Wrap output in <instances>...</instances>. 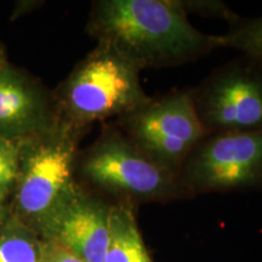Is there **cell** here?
I'll return each mask as SVG.
<instances>
[{"mask_svg": "<svg viewBox=\"0 0 262 262\" xmlns=\"http://www.w3.org/2000/svg\"><path fill=\"white\" fill-rule=\"evenodd\" d=\"M84 130L57 117L48 129L19 141L11 215L40 237L79 186L74 170Z\"/></svg>", "mask_w": 262, "mask_h": 262, "instance_id": "7a4b0ae2", "label": "cell"}, {"mask_svg": "<svg viewBox=\"0 0 262 262\" xmlns=\"http://www.w3.org/2000/svg\"><path fill=\"white\" fill-rule=\"evenodd\" d=\"M81 173L95 187L118 198L117 203L169 202L186 196L179 179L130 142L119 127H110L88 153Z\"/></svg>", "mask_w": 262, "mask_h": 262, "instance_id": "277c9868", "label": "cell"}, {"mask_svg": "<svg viewBox=\"0 0 262 262\" xmlns=\"http://www.w3.org/2000/svg\"><path fill=\"white\" fill-rule=\"evenodd\" d=\"M186 196L262 187V130L206 135L179 173Z\"/></svg>", "mask_w": 262, "mask_h": 262, "instance_id": "8992f818", "label": "cell"}, {"mask_svg": "<svg viewBox=\"0 0 262 262\" xmlns=\"http://www.w3.org/2000/svg\"><path fill=\"white\" fill-rule=\"evenodd\" d=\"M8 64H9V62H8V58H6V54L4 51V48L0 45V72L4 70V68Z\"/></svg>", "mask_w": 262, "mask_h": 262, "instance_id": "2e32d148", "label": "cell"}, {"mask_svg": "<svg viewBox=\"0 0 262 262\" xmlns=\"http://www.w3.org/2000/svg\"><path fill=\"white\" fill-rule=\"evenodd\" d=\"M19 141L0 139V183L14 189L18 173Z\"/></svg>", "mask_w": 262, "mask_h": 262, "instance_id": "4fadbf2b", "label": "cell"}, {"mask_svg": "<svg viewBox=\"0 0 262 262\" xmlns=\"http://www.w3.org/2000/svg\"><path fill=\"white\" fill-rule=\"evenodd\" d=\"M141 72L102 42L75 66L57 94L56 114L86 129L91 123L122 118L149 101Z\"/></svg>", "mask_w": 262, "mask_h": 262, "instance_id": "3957f363", "label": "cell"}, {"mask_svg": "<svg viewBox=\"0 0 262 262\" xmlns=\"http://www.w3.org/2000/svg\"><path fill=\"white\" fill-rule=\"evenodd\" d=\"M56 118L37 81L10 63L0 72V139L21 141L37 135Z\"/></svg>", "mask_w": 262, "mask_h": 262, "instance_id": "9c48e42d", "label": "cell"}, {"mask_svg": "<svg viewBox=\"0 0 262 262\" xmlns=\"http://www.w3.org/2000/svg\"><path fill=\"white\" fill-rule=\"evenodd\" d=\"M90 34L140 71L194 61L225 48L222 35L196 29L178 0H101L93 6Z\"/></svg>", "mask_w": 262, "mask_h": 262, "instance_id": "6da1fadb", "label": "cell"}, {"mask_svg": "<svg viewBox=\"0 0 262 262\" xmlns=\"http://www.w3.org/2000/svg\"><path fill=\"white\" fill-rule=\"evenodd\" d=\"M44 239L10 216L0 225V262H41Z\"/></svg>", "mask_w": 262, "mask_h": 262, "instance_id": "8fae6325", "label": "cell"}, {"mask_svg": "<svg viewBox=\"0 0 262 262\" xmlns=\"http://www.w3.org/2000/svg\"><path fill=\"white\" fill-rule=\"evenodd\" d=\"M222 37L225 48L243 52L248 61L262 72V16L235 18Z\"/></svg>", "mask_w": 262, "mask_h": 262, "instance_id": "7c38bea8", "label": "cell"}, {"mask_svg": "<svg viewBox=\"0 0 262 262\" xmlns=\"http://www.w3.org/2000/svg\"><path fill=\"white\" fill-rule=\"evenodd\" d=\"M193 101L206 135L262 130V72L254 64L215 72L193 90Z\"/></svg>", "mask_w": 262, "mask_h": 262, "instance_id": "52a82bcc", "label": "cell"}, {"mask_svg": "<svg viewBox=\"0 0 262 262\" xmlns=\"http://www.w3.org/2000/svg\"><path fill=\"white\" fill-rule=\"evenodd\" d=\"M103 262H153L137 224L134 205L112 204L111 239Z\"/></svg>", "mask_w": 262, "mask_h": 262, "instance_id": "30bf717a", "label": "cell"}, {"mask_svg": "<svg viewBox=\"0 0 262 262\" xmlns=\"http://www.w3.org/2000/svg\"><path fill=\"white\" fill-rule=\"evenodd\" d=\"M119 130L153 162L179 179L183 164L206 136L193 90H175L117 119Z\"/></svg>", "mask_w": 262, "mask_h": 262, "instance_id": "5b68a950", "label": "cell"}, {"mask_svg": "<svg viewBox=\"0 0 262 262\" xmlns=\"http://www.w3.org/2000/svg\"><path fill=\"white\" fill-rule=\"evenodd\" d=\"M41 262H85L70 250L54 242L44 241Z\"/></svg>", "mask_w": 262, "mask_h": 262, "instance_id": "5bb4252c", "label": "cell"}, {"mask_svg": "<svg viewBox=\"0 0 262 262\" xmlns=\"http://www.w3.org/2000/svg\"><path fill=\"white\" fill-rule=\"evenodd\" d=\"M112 204L80 188L70 196L41 233L85 262H103L111 239Z\"/></svg>", "mask_w": 262, "mask_h": 262, "instance_id": "ba28073f", "label": "cell"}, {"mask_svg": "<svg viewBox=\"0 0 262 262\" xmlns=\"http://www.w3.org/2000/svg\"><path fill=\"white\" fill-rule=\"evenodd\" d=\"M11 192V188L0 183V225L4 224L11 216V203H9V195Z\"/></svg>", "mask_w": 262, "mask_h": 262, "instance_id": "9a60e30c", "label": "cell"}]
</instances>
